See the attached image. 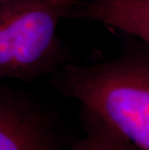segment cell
I'll return each mask as SVG.
<instances>
[{
    "label": "cell",
    "mask_w": 149,
    "mask_h": 150,
    "mask_svg": "<svg viewBox=\"0 0 149 150\" xmlns=\"http://www.w3.org/2000/svg\"><path fill=\"white\" fill-rule=\"evenodd\" d=\"M74 15L139 38L149 46V0H86Z\"/></svg>",
    "instance_id": "277c9868"
},
{
    "label": "cell",
    "mask_w": 149,
    "mask_h": 150,
    "mask_svg": "<svg viewBox=\"0 0 149 150\" xmlns=\"http://www.w3.org/2000/svg\"><path fill=\"white\" fill-rule=\"evenodd\" d=\"M82 117L86 134L70 150H141L96 116L82 111Z\"/></svg>",
    "instance_id": "5b68a950"
},
{
    "label": "cell",
    "mask_w": 149,
    "mask_h": 150,
    "mask_svg": "<svg viewBox=\"0 0 149 150\" xmlns=\"http://www.w3.org/2000/svg\"><path fill=\"white\" fill-rule=\"evenodd\" d=\"M3 1H8V0H0V2H3Z\"/></svg>",
    "instance_id": "8992f818"
},
{
    "label": "cell",
    "mask_w": 149,
    "mask_h": 150,
    "mask_svg": "<svg viewBox=\"0 0 149 150\" xmlns=\"http://www.w3.org/2000/svg\"><path fill=\"white\" fill-rule=\"evenodd\" d=\"M0 150H61L47 118L15 95L0 90Z\"/></svg>",
    "instance_id": "3957f363"
},
{
    "label": "cell",
    "mask_w": 149,
    "mask_h": 150,
    "mask_svg": "<svg viewBox=\"0 0 149 150\" xmlns=\"http://www.w3.org/2000/svg\"><path fill=\"white\" fill-rule=\"evenodd\" d=\"M78 0H8L0 2V81H30L58 65L57 36Z\"/></svg>",
    "instance_id": "7a4b0ae2"
},
{
    "label": "cell",
    "mask_w": 149,
    "mask_h": 150,
    "mask_svg": "<svg viewBox=\"0 0 149 150\" xmlns=\"http://www.w3.org/2000/svg\"><path fill=\"white\" fill-rule=\"evenodd\" d=\"M58 85L82 111L149 150V46L99 64L66 65Z\"/></svg>",
    "instance_id": "6da1fadb"
}]
</instances>
